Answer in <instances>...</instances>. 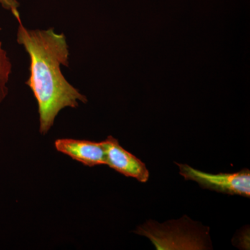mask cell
Here are the masks:
<instances>
[{"label":"cell","instance_id":"obj_4","mask_svg":"<svg viewBox=\"0 0 250 250\" xmlns=\"http://www.w3.org/2000/svg\"><path fill=\"white\" fill-rule=\"evenodd\" d=\"M54 146L58 152L70 156L84 166L93 167L106 165L103 141L98 143L85 140L62 139L57 140Z\"/></svg>","mask_w":250,"mask_h":250},{"label":"cell","instance_id":"obj_6","mask_svg":"<svg viewBox=\"0 0 250 250\" xmlns=\"http://www.w3.org/2000/svg\"><path fill=\"white\" fill-rule=\"evenodd\" d=\"M0 5L7 11H11L16 19L21 17L19 13L20 4L17 0H0Z\"/></svg>","mask_w":250,"mask_h":250},{"label":"cell","instance_id":"obj_5","mask_svg":"<svg viewBox=\"0 0 250 250\" xmlns=\"http://www.w3.org/2000/svg\"><path fill=\"white\" fill-rule=\"evenodd\" d=\"M11 71L12 63L0 41V103L4 101L9 93L7 84Z\"/></svg>","mask_w":250,"mask_h":250},{"label":"cell","instance_id":"obj_3","mask_svg":"<svg viewBox=\"0 0 250 250\" xmlns=\"http://www.w3.org/2000/svg\"><path fill=\"white\" fill-rule=\"evenodd\" d=\"M103 143L106 165L126 177H132L143 183L147 182L149 172L146 164L122 147L118 140L109 136Z\"/></svg>","mask_w":250,"mask_h":250},{"label":"cell","instance_id":"obj_7","mask_svg":"<svg viewBox=\"0 0 250 250\" xmlns=\"http://www.w3.org/2000/svg\"><path fill=\"white\" fill-rule=\"evenodd\" d=\"M1 28H0V31H1Z\"/></svg>","mask_w":250,"mask_h":250},{"label":"cell","instance_id":"obj_1","mask_svg":"<svg viewBox=\"0 0 250 250\" xmlns=\"http://www.w3.org/2000/svg\"><path fill=\"white\" fill-rule=\"evenodd\" d=\"M17 42L30 59L29 87L39 106V131L45 135L63 108H76L87 103L85 95L70 84L64 77L62 66H69L70 51L63 34L54 29H29L17 18Z\"/></svg>","mask_w":250,"mask_h":250},{"label":"cell","instance_id":"obj_2","mask_svg":"<svg viewBox=\"0 0 250 250\" xmlns=\"http://www.w3.org/2000/svg\"><path fill=\"white\" fill-rule=\"evenodd\" d=\"M179 173L186 180L197 182L203 188L213 191L250 197V171L243 169L234 173L210 174L202 172L187 164L176 163Z\"/></svg>","mask_w":250,"mask_h":250}]
</instances>
